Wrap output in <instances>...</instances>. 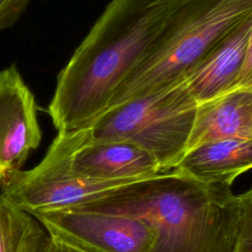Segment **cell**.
I'll return each instance as SVG.
<instances>
[{
  "label": "cell",
  "instance_id": "cell-1",
  "mask_svg": "<svg viewBox=\"0 0 252 252\" xmlns=\"http://www.w3.org/2000/svg\"><path fill=\"white\" fill-rule=\"evenodd\" d=\"M183 0H110L57 76L48 113L57 131L89 127Z\"/></svg>",
  "mask_w": 252,
  "mask_h": 252
},
{
  "label": "cell",
  "instance_id": "cell-2",
  "mask_svg": "<svg viewBox=\"0 0 252 252\" xmlns=\"http://www.w3.org/2000/svg\"><path fill=\"white\" fill-rule=\"evenodd\" d=\"M75 207L144 220L156 233L150 252H232L240 217L239 196L230 186L200 182L174 170Z\"/></svg>",
  "mask_w": 252,
  "mask_h": 252
},
{
  "label": "cell",
  "instance_id": "cell-3",
  "mask_svg": "<svg viewBox=\"0 0 252 252\" xmlns=\"http://www.w3.org/2000/svg\"><path fill=\"white\" fill-rule=\"evenodd\" d=\"M250 16L252 0H183L108 108L182 82Z\"/></svg>",
  "mask_w": 252,
  "mask_h": 252
},
{
  "label": "cell",
  "instance_id": "cell-4",
  "mask_svg": "<svg viewBox=\"0 0 252 252\" xmlns=\"http://www.w3.org/2000/svg\"><path fill=\"white\" fill-rule=\"evenodd\" d=\"M197 105L180 82L108 108L89 126L91 141L130 142L170 171L186 153Z\"/></svg>",
  "mask_w": 252,
  "mask_h": 252
},
{
  "label": "cell",
  "instance_id": "cell-5",
  "mask_svg": "<svg viewBox=\"0 0 252 252\" xmlns=\"http://www.w3.org/2000/svg\"><path fill=\"white\" fill-rule=\"evenodd\" d=\"M90 138L89 127L57 131L37 165L17 171L2 181L1 195L34 216L87 204L144 179L97 180L73 174L70 169L72 156Z\"/></svg>",
  "mask_w": 252,
  "mask_h": 252
},
{
  "label": "cell",
  "instance_id": "cell-6",
  "mask_svg": "<svg viewBox=\"0 0 252 252\" xmlns=\"http://www.w3.org/2000/svg\"><path fill=\"white\" fill-rule=\"evenodd\" d=\"M51 235L98 252H150L154 228L144 220L72 207L34 215Z\"/></svg>",
  "mask_w": 252,
  "mask_h": 252
},
{
  "label": "cell",
  "instance_id": "cell-7",
  "mask_svg": "<svg viewBox=\"0 0 252 252\" xmlns=\"http://www.w3.org/2000/svg\"><path fill=\"white\" fill-rule=\"evenodd\" d=\"M41 141L33 94L17 67L0 71V172L3 180L22 166Z\"/></svg>",
  "mask_w": 252,
  "mask_h": 252
},
{
  "label": "cell",
  "instance_id": "cell-8",
  "mask_svg": "<svg viewBox=\"0 0 252 252\" xmlns=\"http://www.w3.org/2000/svg\"><path fill=\"white\" fill-rule=\"evenodd\" d=\"M70 169L77 176L97 180L141 179L162 172L150 153L130 142L91 138L73 154Z\"/></svg>",
  "mask_w": 252,
  "mask_h": 252
},
{
  "label": "cell",
  "instance_id": "cell-9",
  "mask_svg": "<svg viewBox=\"0 0 252 252\" xmlns=\"http://www.w3.org/2000/svg\"><path fill=\"white\" fill-rule=\"evenodd\" d=\"M251 20L252 16L183 79V84L198 104L237 88L245 62Z\"/></svg>",
  "mask_w": 252,
  "mask_h": 252
},
{
  "label": "cell",
  "instance_id": "cell-10",
  "mask_svg": "<svg viewBox=\"0 0 252 252\" xmlns=\"http://www.w3.org/2000/svg\"><path fill=\"white\" fill-rule=\"evenodd\" d=\"M220 139L252 141V89L236 88L197 105L186 152Z\"/></svg>",
  "mask_w": 252,
  "mask_h": 252
},
{
  "label": "cell",
  "instance_id": "cell-11",
  "mask_svg": "<svg viewBox=\"0 0 252 252\" xmlns=\"http://www.w3.org/2000/svg\"><path fill=\"white\" fill-rule=\"evenodd\" d=\"M251 168L252 141L220 139L188 150L172 170L200 182L231 186Z\"/></svg>",
  "mask_w": 252,
  "mask_h": 252
},
{
  "label": "cell",
  "instance_id": "cell-12",
  "mask_svg": "<svg viewBox=\"0 0 252 252\" xmlns=\"http://www.w3.org/2000/svg\"><path fill=\"white\" fill-rule=\"evenodd\" d=\"M50 239L34 216L0 194V252H44Z\"/></svg>",
  "mask_w": 252,
  "mask_h": 252
},
{
  "label": "cell",
  "instance_id": "cell-13",
  "mask_svg": "<svg viewBox=\"0 0 252 252\" xmlns=\"http://www.w3.org/2000/svg\"><path fill=\"white\" fill-rule=\"evenodd\" d=\"M238 196L240 217L232 252H252V188Z\"/></svg>",
  "mask_w": 252,
  "mask_h": 252
},
{
  "label": "cell",
  "instance_id": "cell-14",
  "mask_svg": "<svg viewBox=\"0 0 252 252\" xmlns=\"http://www.w3.org/2000/svg\"><path fill=\"white\" fill-rule=\"evenodd\" d=\"M32 0H0V32L14 26Z\"/></svg>",
  "mask_w": 252,
  "mask_h": 252
},
{
  "label": "cell",
  "instance_id": "cell-15",
  "mask_svg": "<svg viewBox=\"0 0 252 252\" xmlns=\"http://www.w3.org/2000/svg\"><path fill=\"white\" fill-rule=\"evenodd\" d=\"M237 88H250L252 89V20L248 37L247 52L245 57V62L240 74L239 82Z\"/></svg>",
  "mask_w": 252,
  "mask_h": 252
},
{
  "label": "cell",
  "instance_id": "cell-16",
  "mask_svg": "<svg viewBox=\"0 0 252 252\" xmlns=\"http://www.w3.org/2000/svg\"><path fill=\"white\" fill-rule=\"evenodd\" d=\"M44 252H98V251L89 249L80 245H76L58 236L51 235L50 242Z\"/></svg>",
  "mask_w": 252,
  "mask_h": 252
},
{
  "label": "cell",
  "instance_id": "cell-17",
  "mask_svg": "<svg viewBox=\"0 0 252 252\" xmlns=\"http://www.w3.org/2000/svg\"><path fill=\"white\" fill-rule=\"evenodd\" d=\"M2 181H3V175H2V173L0 172V188H1V186H2Z\"/></svg>",
  "mask_w": 252,
  "mask_h": 252
}]
</instances>
